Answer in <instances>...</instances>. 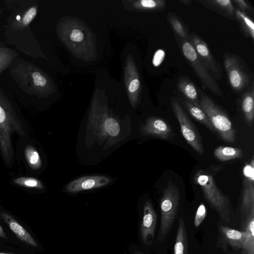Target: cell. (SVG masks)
<instances>
[{
	"label": "cell",
	"instance_id": "6da1fadb",
	"mask_svg": "<svg viewBox=\"0 0 254 254\" xmlns=\"http://www.w3.org/2000/svg\"><path fill=\"white\" fill-rule=\"evenodd\" d=\"M9 67L13 80L27 94L43 97L51 92V84L47 76L33 64L21 59Z\"/></svg>",
	"mask_w": 254,
	"mask_h": 254
},
{
	"label": "cell",
	"instance_id": "7a4b0ae2",
	"mask_svg": "<svg viewBox=\"0 0 254 254\" xmlns=\"http://www.w3.org/2000/svg\"><path fill=\"white\" fill-rule=\"evenodd\" d=\"M13 133L23 137L24 131L14 109L0 87V151L7 164H10L13 158Z\"/></svg>",
	"mask_w": 254,
	"mask_h": 254
},
{
	"label": "cell",
	"instance_id": "3957f363",
	"mask_svg": "<svg viewBox=\"0 0 254 254\" xmlns=\"http://www.w3.org/2000/svg\"><path fill=\"white\" fill-rule=\"evenodd\" d=\"M194 182L199 185L204 198L216 211L220 218L230 222V204L227 197L217 187L212 175L204 170H198L194 176Z\"/></svg>",
	"mask_w": 254,
	"mask_h": 254
},
{
	"label": "cell",
	"instance_id": "277c9868",
	"mask_svg": "<svg viewBox=\"0 0 254 254\" xmlns=\"http://www.w3.org/2000/svg\"><path fill=\"white\" fill-rule=\"evenodd\" d=\"M180 201L179 190L172 181H169L160 200L161 223L158 240L161 242L171 230L177 217Z\"/></svg>",
	"mask_w": 254,
	"mask_h": 254
},
{
	"label": "cell",
	"instance_id": "5b68a950",
	"mask_svg": "<svg viewBox=\"0 0 254 254\" xmlns=\"http://www.w3.org/2000/svg\"><path fill=\"white\" fill-rule=\"evenodd\" d=\"M200 107L210 120L215 131L227 142H235L236 132L228 116L207 95L199 92Z\"/></svg>",
	"mask_w": 254,
	"mask_h": 254
},
{
	"label": "cell",
	"instance_id": "8992f818",
	"mask_svg": "<svg viewBox=\"0 0 254 254\" xmlns=\"http://www.w3.org/2000/svg\"><path fill=\"white\" fill-rule=\"evenodd\" d=\"M106 114H93L90 118L88 127L98 138L113 145L118 140L120 127L114 118Z\"/></svg>",
	"mask_w": 254,
	"mask_h": 254
},
{
	"label": "cell",
	"instance_id": "52a82bcc",
	"mask_svg": "<svg viewBox=\"0 0 254 254\" xmlns=\"http://www.w3.org/2000/svg\"><path fill=\"white\" fill-rule=\"evenodd\" d=\"M182 49L184 57L200 79L203 86L217 96L222 95V92L218 84L200 62L190 42L184 41Z\"/></svg>",
	"mask_w": 254,
	"mask_h": 254
},
{
	"label": "cell",
	"instance_id": "ba28073f",
	"mask_svg": "<svg viewBox=\"0 0 254 254\" xmlns=\"http://www.w3.org/2000/svg\"><path fill=\"white\" fill-rule=\"evenodd\" d=\"M172 106L174 114L180 124L181 131L184 137L198 153L203 154L204 147L196 128L181 105L176 100H172Z\"/></svg>",
	"mask_w": 254,
	"mask_h": 254
},
{
	"label": "cell",
	"instance_id": "9c48e42d",
	"mask_svg": "<svg viewBox=\"0 0 254 254\" xmlns=\"http://www.w3.org/2000/svg\"><path fill=\"white\" fill-rule=\"evenodd\" d=\"M224 64L231 87L236 91L244 89L249 84V78L238 59L233 55L224 57Z\"/></svg>",
	"mask_w": 254,
	"mask_h": 254
},
{
	"label": "cell",
	"instance_id": "30bf717a",
	"mask_svg": "<svg viewBox=\"0 0 254 254\" xmlns=\"http://www.w3.org/2000/svg\"><path fill=\"white\" fill-rule=\"evenodd\" d=\"M243 187L242 208L246 217L254 210V159L243 168Z\"/></svg>",
	"mask_w": 254,
	"mask_h": 254
},
{
	"label": "cell",
	"instance_id": "8fae6325",
	"mask_svg": "<svg viewBox=\"0 0 254 254\" xmlns=\"http://www.w3.org/2000/svg\"><path fill=\"white\" fill-rule=\"evenodd\" d=\"M190 43L206 70L211 71L216 78L220 79L222 76L220 65L211 54L207 44L196 35L191 36Z\"/></svg>",
	"mask_w": 254,
	"mask_h": 254
},
{
	"label": "cell",
	"instance_id": "7c38bea8",
	"mask_svg": "<svg viewBox=\"0 0 254 254\" xmlns=\"http://www.w3.org/2000/svg\"><path fill=\"white\" fill-rule=\"evenodd\" d=\"M156 223V212L151 202L146 200L143 207V215L140 227L141 238L146 246H149L153 242Z\"/></svg>",
	"mask_w": 254,
	"mask_h": 254
},
{
	"label": "cell",
	"instance_id": "4fadbf2b",
	"mask_svg": "<svg viewBox=\"0 0 254 254\" xmlns=\"http://www.w3.org/2000/svg\"><path fill=\"white\" fill-rule=\"evenodd\" d=\"M141 133L145 135L168 139L174 137V133L170 125L163 119L151 117L141 126Z\"/></svg>",
	"mask_w": 254,
	"mask_h": 254
},
{
	"label": "cell",
	"instance_id": "5bb4252c",
	"mask_svg": "<svg viewBox=\"0 0 254 254\" xmlns=\"http://www.w3.org/2000/svg\"><path fill=\"white\" fill-rule=\"evenodd\" d=\"M111 181L110 178L104 176H85L70 182L66 186L65 190L68 192L76 193L104 187Z\"/></svg>",
	"mask_w": 254,
	"mask_h": 254
},
{
	"label": "cell",
	"instance_id": "9a60e30c",
	"mask_svg": "<svg viewBox=\"0 0 254 254\" xmlns=\"http://www.w3.org/2000/svg\"><path fill=\"white\" fill-rule=\"evenodd\" d=\"M1 218L8 225L11 230L21 241L34 247L38 246L33 237L19 224L11 215L5 213H0Z\"/></svg>",
	"mask_w": 254,
	"mask_h": 254
},
{
	"label": "cell",
	"instance_id": "2e32d148",
	"mask_svg": "<svg viewBox=\"0 0 254 254\" xmlns=\"http://www.w3.org/2000/svg\"><path fill=\"white\" fill-rule=\"evenodd\" d=\"M244 231L246 238L242 247L243 254H254V210L246 217Z\"/></svg>",
	"mask_w": 254,
	"mask_h": 254
},
{
	"label": "cell",
	"instance_id": "e0dca14e",
	"mask_svg": "<svg viewBox=\"0 0 254 254\" xmlns=\"http://www.w3.org/2000/svg\"><path fill=\"white\" fill-rule=\"evenodd\" d=\"M220 231L231 246L236 249L242 247L246 238L245 231H239L225 226H220Z\"/></svg>",
	"mask_w": 254,
	"mask_h": 254
},
{
	"label": "cell",
	"instance_id": "ac0fdd59",
	"mask_svg": "<svg viewBox=\"0 0 254 254\" xmlns=\"http://www.w3.org/2000/svg\"><path fill=\"white\" fill-rule=\"evenodd\" d=\"M174 254H188V237L183 218H179Z\"/></svg>",
	"mask_w": 254,
	"mask_h": 254
},
{
	"label": "cell",
	"instance_id": "d6986e66",
	"mask_svg": "<svg viewBox=\"0 0 254 254\" xmlns=\"http://www.w3.org/2000/svg\"><path fill=\"white\" fill-rule=\"evenodd\" d=\"M178 88L189 102L200 107L196 89L194 84L189 79L182 77L178 83Z\"/></svg>",
	"mask_w": 254,
	"mask_h": 254
},
{
	"label": "cell",
	"instance_id": "ffe728a7",
	"mask_svg": "<svg viewBox=\"0 0 254 254\" xmlns=\"http://www.w3.org/2000/svg\"><path fill=\"white\" fill-rule=\"evenodd\" d=\"M38 8L36 5H33L22 13L21 16L17 17L12 23V30H22L28 27L33 21L37 13Z\"/></svg>",
	"mask_w": 254,
	"mask_h": 254
},
{
	"label": "cell",
	"instance_id": "44dd1931",
	"mask_svg": "<svg viewBox=\"0 0 254 254\" xmlns=\"http://www.w3.org/2000/svg\"><path fill=\"white\" fill-rule=\"evenodd\" d=\"M184 104L193 118L204 125L211 131H215L210 120L200 107L195 106L188 100L185 101Z\"/></svg>",
	"mask_w": 254,
	"mask_h": 254
},
{
	"label": "cell",
	"instance_id": "7402d4cb",
	"mask_svg": "<svg viewBox=\"0 0 254 254\" xmlns=\"http://www.w3.org/2000/svg\"><path fill=\"white\" fill-rule=\"evenodd\" d=\"M254 89L245 93L241 101V108L247 122L251 124L254 117Z\"/></svg>",
	"mask_w": 254,
	"mask_h": 254
},
{
	"label": "cell",
	"instance_id": "603a6c76",
	"mask_svg": "<svg viewBox=\"0 0 254 254\" xmlns=\"http://www.w3.org/2000/svg\"><path fill=\"white\" fill-rule=\"evenodd\" d=\"M214 155L220 161L225 162L241 158L243 155V151L239 148L219 146L214 150Z\"/></svg>",
	"mask_w": 254,
	"mask_h": 254
},
{
	"label": "cell",
	"instance_id": "cb8c5ba5",
	"mask_svg": "<svg viewBox=\"0 0 254 254\" xmlns=\"http://www.w3.org/2000/svg\"><path fill=\"white\" fill-rule=\"evenodd\" d=\"M25 157L28 166L33 170L39 169L42 160L37 150L31 145H27L24 151Z\"/></svg>",
	"mask_w": 254,
	"mask_h": 254
},
{
	"label": "cell",
	"instance_id": "d4e9b609",
	"mask_svg": "<svg viewBox=\"0 0 254 254\" xmlns=\"http://www.w3.org/2000/svg\"><path fill=\"white\" fill-rule=\"evenodd\" d=\"M17 56L16 52L14 50L6 47H0V73L9 67Z\"/></svg>",
	"mask_w": 254,
	"mask_h": 254
},
{
	"label": "cell",
	"instance_id": "484cf974",
	"mask_svg": "<svg viewBox=\"0 0 254 254\" xmlns=\"http://www.w3.org/2000/svg\"><path fill=\"white\" fill-rule=\"evenodd\" d=\"M13 183L25 188L44 189L42 183L39 180L33 177H21L14 180Z\"/></svg>",
	"mask_w": 254,
	"mask_h": 254
},
{
	"label": "cell",
	"instance_id": "4316f807",
	"mask_svg": "<svg viewBox=\"0 0 254 254\" xmlns=\"http://www.w3.org/2000/svg\"><path fill=\"white\" fill-rule=\"evenodd\" d=\"M236 13L244 30L254 39V24L253 21L244 12L237 10Z\"/></svg>",
	"mask_w": 254,
	"mask_h": 254
},
{
	"label": "cell",
	"instance_id": "83f0119b",
	"mask_svg": "<svg viewBox=\"0 0 254 254\" xmlns=\"http://www.w3.org/2000/svg\"><path fill=\"white\" fill-rule=\"evenodd\" d=\"M138 5L141 8L147 9H159L164 8L165 1L162 0H141Z\"/></svg>",
	"mask_w": 254,
	"mask_h": 254
},
{
	"label": "cell",
	"instance_id": "f1b7e54d",
	"mask_svg": "<svg viewBox=\"0 0 254 254\" xmlns=\"http://www.w3.org/2000/svg\"><path fill=\"white\" fill-rule=\"evenodd\" d=\"M170 21L177 34L181 38L186 40L187 38V33L183 24L175 16H170Z\"/></svg>",
	"mask_w": 254,
	"mask_h": 254
},
{
	"label": "cell",
	"instance_id": "f546056e",
	"mask_svg": "<svg viewBox=\"0 0 254 254\" xmlns=\"http://www.w3.org/2000/svg\"><path fill=\"white\" fill-rule=\"evenodd\" d=\"M206 209L204 203H201L199 205L196 210L194 219V226L195 227H198L201 223L203 221L206 216Z\"/></svg>",
	"mask_w": 254,
	"mask_h": 254
},
{
	"label": "cell",
	"instance_id": "4dcf8cb0",
	"mask_svg": "<svg viewBox=\"0 0 254 254\" xmlns=\"http://www.w3.org/2000/svg\"><path fill=\"white\" fill-rule=\"evenodd\" d=\"M212 2L230 14H232L234 12V6L230 0H212Z\"/></svg>",
	"mask_w": 254,
	"mask_h": 254
},
{
	"label": "cell",
	"instance_id": "1f68e13d",
	"mask_svg": "<svg viewBox=\"0 0 254 254\" xmlns=\"http://www.w3.org/2000/svg\"><path fill=\"white\" fill-rule=\"evenodd\" d=\"M165 56V52L161 49L156 51L152 60L153 64L157 67L162 63Z\"/></svg>",
	"mask_w": 254,
	"mask_h": 254
},
{
	"label": "cell",
	"instance_id": "d6a6232c",
	"mask_svg": "<svg viewBox=\"0 0 254 254\" xmlns=\"http://www.w3.org/2000/svg\"><path fill=\"white\" fill-rule=\"evenodd\" d=\"M83 38V33L81 30L77 29H73L70 34V39L75 42H81Z\"/></svg>",
	"mask_w": 254,
	"mask_h": 254
},
{
	"label": "cell",
	"instance_id": "836d02e7",
	"mask_svg": "<svg viewBox=\"0 0 254 254\" xmlns=\"http://www.w3.org/2000/svg\"><path fill=\"white\" fill-rule=\"evenodd\" d=\"M140 85L139 80L137 78L133 79L130 83L128 86V90L130 92L133 93L136 91Z\"/></svg>",
	"mask_w": 254,
	"mask_h": 254
},
{
	"label": "cell",
	"instance_id": "e575fe53",
	"mask_svg": "<svg viewBox=\"0 0 254 254\" xmlns=\"http://www.w3.org/2000/svg\"><path fill=\"white\" fill-rule=\"evenodd\" d=\"M235 1L243 10L250 9V6L247 3L243 0H235Z\"/></svg>",
	"mask_w": 254,
	"mask_h": 254
},
{
	"label": "cell",
	"instance_id": "d590c367",
	"mask_svg": "<svg viewBox=\"0 0 254 254\" xmlns=\"http://www.w3.org/2000/svg\"><path fill=\"white\" fill-rule=\"evenodd\" d=\"M0 237L2 238L6 239L7 237L6 235L5 234V233L4 232V231L2 229V228L0 225Z\"/></svg>",
	"mask_w": 254,
	"mask_h": 254
},
{
	"label": "cell",
	"instance_id": "8d00e7d4",
	"mask_svg": "<svg viewBox=\"0 0 254 254\" xmlns=\"http://www.w3.org/2000/svg\"><path fill=\"white\" fill-rule=\"evenodd\" d=\"M181 2H183V3H185V4L190 5V4H191V1H190V0H183V1H181Z\"/></svg>",
	"mask_w": 254,
	"mask_h": 254
},
{
	"label": "cell",
	"instance_id": "74e56055",
	"mask_svg": "<svg viewBox=\"0 0 254 254\" xmlns=\"http://www.w3.org/2000/svg\"><path fill=\"white\" fill-rule=\"evenodd\" d=\"M133 254H145L140 252H138V251H135L134 252Z\"/></svg>",
	"mask_w": 254,
	"mask_h": 254
},
{
	"label": "cell",
	"instance_id": "f35d334b",
	"mask_svg": "<svg viewBox=\"0 0 254 254\" xmlns=\"http://www.w3.org/2000/svg\"><path fill=\"white\" fill-rule=\"evenodd\" d=\"M0 254H15L6 253H0Z\"/></svg>",
	"mask_w": 254,
	"mask_h": 254
}]
</instances>
